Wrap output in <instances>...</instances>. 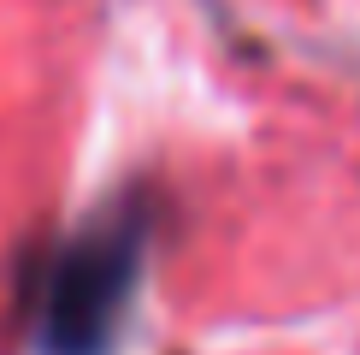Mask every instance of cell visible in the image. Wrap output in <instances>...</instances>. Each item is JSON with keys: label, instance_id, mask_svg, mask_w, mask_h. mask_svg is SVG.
<instances>
[{"label": "cell", "instance_id": "1", "mask_svg": "<svg viewBox=\"0 0 360 355\" xmlns=\"http://www.w3.org/2000/svg\"><path fill=\"white\" fill-rule=\"evenodd\" d=\"M130 278H136V243L130 237H118V231L77 237L59 255V273L48 285V320H41L48 349L53 355H101L118 325V308L130 296Z\"/></svg>", "mask_w": 360, "mask_h": 355}]
</instances>
